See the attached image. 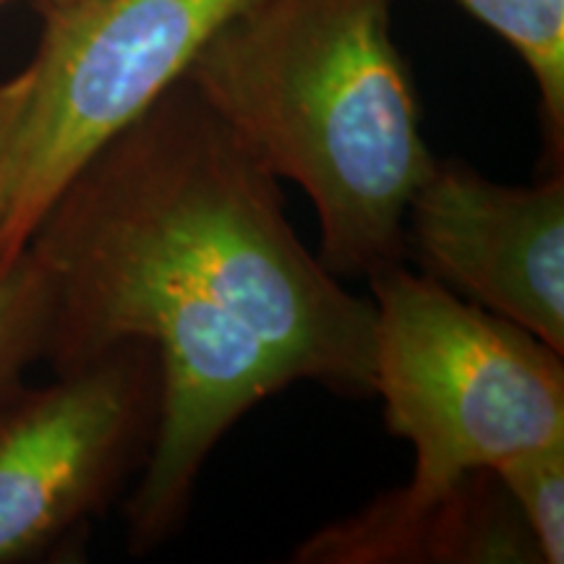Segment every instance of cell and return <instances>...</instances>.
I'll use <instances>...</instances> for the list:
<instances>
[{"instance_id": "277c9868", "label": "cell", "mask_w": 564, "mask_h": 564, "mask_svg": "<svg viewBox=\"0 0 564 564\" xmlns=\"http://www.w3.org/2000/svg\"><path fill=\"white\" fill-rule=\"evenodd\" d=\"M253 0H40L42 37L0 202V272L105 141L186 76Z\"/></svg>"}, {"instance_id": "7c38bea8", "label": "cell", "mask_w": 564, "mask_h": 564, "mask_svg": "<svg viewBox=\"0 0 564 564\" xmlns=\"http://www.w3.org/2000/svg\"><path fill=\"white\" fill-rule=\"evenodd\" d=\"M3 3H9V0H0V6H3Z\"/></svg>"}, {"instance_id": "8992f818", "label": "cell", "mask_w": 564, "mask_h": 564, "mask_svg": "<svg viewBox=\"0 0 564 564\" xmlns=\"http://www.w3.org/2000/svg\"><path fill=\"white\" fill-rule=\"evenodd\" d=\"M564 356V178L505 186L434 160L405 209V262Z\"/></svg>"}, {"instance_id": "ba28073f", "label": "cell", "mask_w": 564, "mask_h": 564, "mask_svg": "<svg viewBox=\"0 0 564 564\" xmlns=\"http://www.w3.org/2000/svg\"><path fill=\"white\" fill-rule=\"evenodd\" d=\"M523 58L539 87L549 150L564 154V0H460Z\"/></svg>"}, {"instance_id": "8fae6325", "label": "cell", "mask_w": 564, "mask_h": 564, "mask_svg": "<svg viewBox=\"0 0 564 564\" xmlns=\"http://www.w3.org/2000/svg\"><path fill=\"white\" fill-rule=\"evenodd\" d=\"M30 66L19 70L17 76H11L9 82L0 84V202H3L6 181H9L11 154L13 144H17L21 116H24L26 108V97H30Z\"/></svg>"}, {"instance_id": "9c48e42d", "label": "cell", "mask_w": 564, "mask_h": 564, "mask_svg": "<svg viewBox=\"0 0 564 564\" xmlns=\"http://www.w3.org/2000/svg\"><path fill=\"white\" fill-rule=\"evenodd\" d=\"M53 316V285L30 249L0 272V398L42 361Z\"/></svg>"}, {"instance_id": "7a4b0ae2", "label": "cell", "mask_w": 564, "mask_h": 564, "mask_svg": "<svg viewBox=\"0 0 564 564\" xmlns=\"http://www.w3.org/2000/svg\"><path fill=\"white\" fill-rule=\"evenodd\" d=\"M394 0H253L186 79L274 178L299 183L319 262L366 278L405 262V209L432 171Z\"/></svg>"}, {"instance_id": "3957f363", "label": "cell", "mask_w": 564, "mask_h": 564, "mask_svg": "<svg viewBox=\"0 0 564 564\" xmlns=\"http://www.w3.org/2000/svg\"><path fill=\"white\" fill-rule=\"evenodd\" d=\"M373 394L413 444L415 497L564 442V361L539 337L398 262L369 278Z\"/></svg>"}, {"instance_id": "5b68a950", "label": "cell", "mask_w": 564, "mask_h": 564, "mask_svg": "<svg viewBox=\"0 0 564 564\" xmlns=\"http://www.w3.org/2000/svg\"><path fill=\"white\" fill-rule=\"evenodd\" d=\"M160 419V366L144 343L19 382L0 398V564L40 560L144 468Z\"/></svg>"}, {"instance_id": "30bf717a", "label": "cell", "mask_w": 564, "mask_h": 564, "mask_svg": "<svg viewBox=\"0 0 564 564\" xmlns=\"http://www.w3.org/2000/svg\"><path fill=\"white\" fill-rule=\"evenodd\" d=\"M523 520L541 564L564 562V442L507 457L491 470Z\"/></svg>"}, {"instance_id": "6da1fadb", "label": "cell", "mask_w": 564, "mask_h": 564, "mask_svg": "<svg viewBox=\"0 0 564 564\" xmlns=\"http://www.w3.org/2000/svg\"><path fill=\"white\" fill-rule=\"evenodd\" d=\"M26 249L53 285L55 373L123 343L158 356L133 554L178 533L215 444L270 394H373V301L299 241L278 178L186 79L84 162Z\"/></svg>"}, {"instance_id": "52a82bcc", "label": "cell", "mask_w": 564, "mask_h": 564, "mask_svg": "<svg viewBox=\"0 0 564 564\" xmlns=\"http://www.w3.org/2000/svg\"><path fill=\"white\" fill-rule=\"evenodd\" d=\"M301 564H541L523 520L491 470L447 491H387L295 549Z\"/></svg>"}]
</instances>
